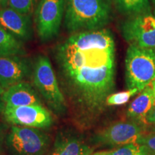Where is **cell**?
<instances>
[{
  "label": "cell",
  "mask_w": 155,
  "mask_h": 155,
  "mask_svg": "<svg viewBox=\"0 0 155 155\" xmlns=\"http://www.w3.org/2000/svg\"><path fill=\"white\" fill-rule=\"evenodd\" d=\"M63 83L84 108L103 106L115 86V42L108 29L71 34L53 50Z\"/></svg>",
  "instance_id": "cell-1"
},
{
  "label": "cell",
  "mask_w": 155,
  "mask_h": 155,
  "mask_svg": "<svg viewBox=\"0 0 155 155\" xmlns=\"http://www.w3.org/2000/svg\"><path fill=\"white\" fill-rule=\"evenodd\" d=\"M64 26L71 34L104 28L111 20L108 0H65Z\"/></svg>",
  "instance_id": "cell-2"
},
{
  "label": "cell",
  "mask_w": 155,
  "mask_h": 155,
  "mask_svg": "<svg viewBox=\"0 0 155 155\" xmlns=\"http://www.w3.org/2000/svg\"><path fill=\"white\" fill-rule=\"evenodd\" d=\"M32 75L34 86L50 109L58 115L65 114L67 110L66 101L51 62L47 56L40 55L36 58Z\"/></svg>",
  "instance_id": "cell-3"
},
{
  "label": "cell",
  "mask_w": 155,
  "mask_h": 155,
  "mask_svg": "<svg viewBox=\"0 0 155 155\" xmlns=\"http://www.w3.org/2000/svg\"><path fill=\"white\" fill-rule=\"evenodd\" d=\"M125 68L127 88H137L141 92L155 78V50L129 45Z\"/></svg>",
  "instance_id": "cell-4"
},
{
  "label": "cell",
  "mask_w": 155,
  "mask_h": 155,
  "mask_svg": "<svg viewBox=\"0 0 155 155\" xmlns=\"http://www.w3.org/2000/svg\"><path fill=\"white\" fill-rule=\"evenodd\" d=\"M5 144L12 155H45L49 150L50 138L40 129L12 126Z\"/></svg>",
  "instance_id": "cell-5"
},
{
  "label": "cell",
  "mask_w": 155,
  "mask_h": 155,
  "mask_svg": "<svg viewBox=\"0 0 155 155\" xmlns=\"http://www.w3.org/2000/svg\"><path fill=\"white\" fill-rule=\"evenodd\" d=\"M65 0H40L34 12L37 34L42 42L58 35L65 16Z\"/></svg>",
  "instance_id": "cell-6"
},
{
  "label": "cell",
  "mask_w": 155,
  "mask_h": 155,
  "mask_svg": "<svg viewBox=\"0 0 155 155\" xmlns=\"http://www.w3.org/2000/svg\"><path fill=\"white\" fill-rule=\"evenodd\" d=\"M1 108L5 120L12 126L44 129L53 124V116L42 105L13 106L3 104Z\"/></svg>",
  "instance_id": "cell-7"
},
{
  "label": "cell",
  "mask_w": 155,
  "mask_h": 155,
  "mask_svg": "<svg viewBox=\"0 0 155 155\" xmlns=\"http://www.w3.org/2000/svg\"><path fill=\"white\" fill-rule=\"evenodd\" d=\"M121 32L131 45L155 50V16L152 13L129 17L121 24Z\"/></svg>",
  "instance_id": "cell-8"
},
{
  "label": "cell",
  "mask_w": 155,
  "mask_h": 155,
  "mask_svg": "<svg viewBox=\"0 0 155 155\" xmlns=\"http://www.w3.org/2000/svg\"><path fill=\"white\" fill-rule=\"evenodd\" d=\"M145 134L144 124L134 121L118 122L102 129L94 137L97 144L122 147L137 144Z\"/></svg>",
  "instance_id": "cell-9"
},
{
  "label": "cell",
  "mask_w": 155,
  "mask_h": 155,
  "mask_svg": "<svg viewBox=\"0 0 155 155\" xmlns=\"http://www.w3.org/2000/svg\"><path fill=\"white\" fill-rule=\"evenodd\" d=\"M30 73L28 59L21 55L0 56V86L6 90L24 81Z\"/></svg>",
  "instance_id": "cell-10"
},
{
  "label": "cell",
  "mask_w": 155,
  "mask_h": 155,
  "mask_svg": "<svg viewBox=\"0 0 155 155\" xmlns=\"http://www.w3.org/2000/svg\"><path fill=\"white\" fill-rule=\"evenodd\" d=\"M31 17L9 7L0 9V25L22 42L30 40L33 35Z\"/></svg>",
  "instance_id": "cell-11"
},
{
  "label": "cell",
  "mask_w": 155,
  "mask_h": 155,
  "mask_svg": "<svg viewBox=\"0 0 155 155\" xmlns=\"http://www.w3.org/2000/svg\"><path fill=\"white\" fill-rule=\"evenodd\" d=\"M2 102L5 105L13 106L42 105L35 88L26 81L19 82L5 90Z\"/></svg>",
  "instance_id": "cell-12"
},
{
  "label": "cell",
  "mask_w": 155,
  "mask_h": 155,
  "mask_svg": "<svg viewBox=\"0 0 155 155\" xmlns=\"http://www.w3.org/2000/svg\"><path fill=\"white\" fill-rule=\"evenodd\" d=\"M93 149L73 134H58L48 155H92Z\"/></svg>",
  "instance_id": "cell-13"
},
{
  "label": "cell",
  "mask_w": 155,
  "mask_h": 155,
  "mask_svg": "<svg viewBox=\"0 0 155 155\" xmlns=\"http://www.w3.org/2000/svg\"><path fill=\"white\" fill-rule=\"evenodd\" d=\"M155 106V96L152 87L148 86L129 106L127 116L131 121L147 124V117Z\"/></svg>",
  "instance_id": "cell-14"
},
{
  "label": "cell",
  "mask_w": 155,
  "mask_h": 155,
  "mask_svg": "<svg viewBox=\"0 0 155 155\" xmlns=\"http://www.w3.org/2000/svg\"><path fill=\"white\" fill-rule=\"evenodd\" d=\"M25 54L23 42L0 25V56L22 55Z\"/></svg>",
  "instance_id": "cell-15"
},
{
  "label": "cell",
  "mask_w": 155,
  "mask_h": 155,
  "mask_svg": "<svg viewBox=\"0 0 155 155\" xmlns=\"http://www.w3.org/2000/svg\"><path fill=\"white\" fill-rule=\"evenodd\" d=\"M114 2L120 13L129 17L151 13L150 0H114Z\"/></svg>",
  "instance_id": "cell-16"
},
{
  "label": "cell",
  "mask_w": 155,
  "mask_h": 155,
  "mask_svg": "<svg viewBox=\"0 0 155 155\" xmlns=\"http://www.w3.org/2000/svg\"><path fill=\"white\" fill-rule=\"evenodd\" d=\"M93 155H154L144 145L130 144L119 147L116 150L108 152H97Z\"/></svg>",
  "instance_id": "cell-17"
},
{
  "label": "cell",
  "mask_w": 155,
  "mask_h": 155,
  "mask_svg": "<svg viewBox=\"0 0 155 155\" xmlns=\"http://www.w3.org/2000/svg\"><path fill=\"white\" fill-rule=\"evenodd\" d=\"M40 0H9L8 7L15 10L32 16Z\"/></svg>",
  "instance_id": "cell-18"
},
{
  "label": "cell",
  "mask_w": 155,
  "mask_h": 155,
  "mask_svg": "<svg viewBox=\"0 0 155 155\" xmlns=\"http://www.w3.org/2000/svg\"><path fill=\"white\" fill-rule=\"evenodd\" d=\"M140 91L137 88L128 89L126 91L111 94L107 97L105 104L108 106H120L127 104L131 97Z\"/></svg>",
  "instance_id": "cell-19"
},
{
  "label": "cell",
  "mask_w": 155,
  "mask_h": 155,
  "mask_svg": "<svg viewBox=\"0 0 155 155\" xmlns=\"http://www.w3.org/2000/svg\"><path fill=\"white\" fill-rule=\"evenodd\" d=\"M138 144L144 145L150 152L155 155V132L144 134L139 140Z\"/></svg>",
  "instance_id": "cell-20"
},
{
  "label": "cell",
  "mask_w": 155,
  "mask_h": 155,
  "mask_svg": "<svg viewBox=\"0 0 155 155\" xmlns=\"http://www.w3.org/2000/svg\"><path fill=\"white\" fill-rule=\"evenodd\" d=\"M7 127L5 125L0 124V155L3 152L4 145L5 144L6 137H7Z\"/></svg>",
  "instance_id": "cell-21"
},
{
  "label": "cell",
  "mask_w": 155,
  "mask_h": 155,
  "mask_svg": "<svg viewBox=\"0 0 155 155\" xmlns=\"http://www.w3.org/2000/svg\"><path fill=\"white\" fill-rule=\"evenodd\" d=\"M147 124H155V106L147 116Z\"/></svg>",
  "instance_id": "cell-22"
},
{
  "label": "cell",
  "mask_w": 155,
  "mask_h": 155,
  "mask_svg": "<svg viewBox=\"0 0 155 155\" xmlns=\"http://www.w3.org/2000/svg\"><path fill=\"white\" fill-rule=\"evenodd\" d=\"M9 0H0V9L8 7Z\"/></svg>",
  "instance_id": "cell-23"
},
{
  "label": "cell",
  "mask_w": 155,
  "mask_h": 155,
  "mask_svg": "<svg viewBox=\"0 0 155 155\" xmlns=\"http://www.w3.org/2000/svg\"><path fill=\"white\" fill-rule=\"evenodd\" d=\"M4 92H5V89L0 86V106H1V104H2V96Z\"/></svg>",
  "instance_id": "cell-24"
},
{
  "label": "cell",
  "mask_w": 155,
  "mask_h": 155,
  "mask_svg": "<svg viewBox=\"0 0 155 155\" xmlns=\"http://www.w3.org/2000/svg\"><path fill=\"white\" fill-rule=\"evenodd\" d=\"M150 86L152 87L153 91H154V96H155V78L153 80L151 83L150 84Z\"/></svg>",
  "instance_id": "cell-25"
},
{
  "label": "cell",
  "mask_w": 155,
  "mask_h": 155,
  "mask_svg": "<svg viewBox=\"0 0 155 155\" xmlns=\"http://www.w3.org/2000/svg\"><path fill=\"white\" fill-rule=\"evenodd\" d=\"M150 2H151V3H152L153 7H154V13H155V0H150Z\"/></svg>",
  "instance_id": "cell-26"
},
{
  "label": "cell",
  "mask_w": 155,
  "mask_h": 155,
  "mask_svg": "<svg viewBox=\"0 0 155 155\" xmlns=\"http://www.w3.org/2000/svg\"><path fill=\"white\" fill-rule=\"evenodd\" d=\"M153 131L155 132V124H154V127H153Z\"/></svg>",
  "instance_id": "cell-27"
},
{
  "label": "cell",
  "mask_w": 155,
  "mask_h": 155,
  "mask_svg": "<svg viewBox=\"0 0 155 155\" xmlns=\"http://www.w3.org/2000/svg\"><path fill=\"white\" fill-rule=\"evenodd\" d=\"M108 2H110V3H111V2H112V1H114V0H108Z\"/></svg>",
  "instance_id": "cell-28"
},
{
  "label": "cell",
  "mask_w": 155,
  "mask_h": 155,
  "mask_svg": "<svg viewBox=\"0 0 155 155\" xmlns=\"http://www.w3.org/2000/svg\"><path fill=\"white\" fill-rule=\"evenodd\" d=\"M92 155H93V154H92Z\"/></svg>",
  "instance_id": "cell-29"
}]
</instances>
